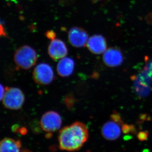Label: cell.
I'll list each match as a JSON object with an SVG mask.
<instances>
[{
    "label": "cell",
    "instance_id": "21",
    "mask_svg": "<svg viewBox=\"0 0 152 152\" xmlns=\"http://www.w3.org/2000/svg\"><path fill=\"white\" fill-rule=\"evenodd\" d=\"M7 36L5 31L2 25L0 23V37H6Z\"/></svg>",
    "mask_w": 152,
    "mask_h": 152
},
{
    "label": "cell",
    "instance_id": "9",
    "mask_svg": "<svg viewBox=\"0 0 152 152\" xmlns=\"http://www.w3.org/2000/svg\"><path fill=\"white\" fill-rule=\"evenodd\" d=\"M68 50L65 43L59 39H54L48 48V53L53 60L57 61L64 58Z\"/></svg>",
    "mask_w": 152,
    "mask_h": 152
},
{
    "label": "cell",
    "instance_id": "18",
    "mask_svg": "<svg viewBox=\"0 0 152 152\" xmlns=\"http://www.w3.org/2000/svg\"><path fill=\"white\" fill-rule=\"evenodd\" d=\"M149 136V132L148 131H142L139 132L137 135L138 139L140 141H144L147 140Z\"/></svg>",
    "mask_w": 152,
    "mask_h": 152
},
{
    "label": "cell",
    "instance_id": "2",
    "mask_svg": "<svg viewBox=\"0 0 152 152\" xmlns=\"http://www.w3.org/2000/svg\"><path fill=\"white\" fill-rule=\"evenodd\" d=\"M37 59V54L35 50L26 45L17 49L14 55L16 65L23 69L28 70L33 67Z\"/></svg>",
    "mask_w": 152,
    "mask_h": 152
},
{
    "label": "cell",
    "instance_id": "13",
    "mask_svg": "<svg viewBox=\"0 0 152 152\" xmlns=\"http://www.w3.org/2000/svg\"><path fill=\"white\" fill-rule=\"evenodd\" d=\"M20 142L6 138L0 141V152H20Z\"/></svg>",
    "mask_w": 152,
    "mask_h": 152
},
{
    "label": "cell",
    "instance_id": "4",
    "mask_svg": "<svg viewBox=\"0 0 152 152\" xmlns=\"http://www.w3.org/2000/svg\"><path fill=\"white\" fill-rule=\"evenodd\" d=\"M33 77L37 84L48 85L54 79V73L50 66L46 63H40L34 69Z\"/></svg>",
    "mask_w": 152,
    "mask_h": 152
},
{
    "label": "cell",
    "instance_id": "23",
    "mask_svg": "<svg viewBox=\"0 0 152 152\" xmlns=\"http://www.w3.org/2000/svg\"><path fill=\"white\" fill-rule=\"evenodd\" d=\"M92 1H93L97 2L99 1H101V0H92Z\"/></svg>",
    "mask_w": 152,
    "mask_h": 152
},
{
    "label": "cell",
    "instance_id": "5",
    "mask_svg": "<svg viewBox=\"0 0 152 152\" xmlns=\"http://www.w3.org/2000/svg\"><path fill=\"white\" fill-rule=\"evenodd\" d=\"M62 121L59 114L54 111H50L44 113L41 117V127L47 132L52 133L59 129Z\"/></svg>",
    "mask_w": 152,
    "mask_h": 152
},
{
    "label": "cell",
    "instance_id": "10",
    "mask_svg": "<svg viewBox=\"0 0 152 152\" xmlns=\"http://www.w3.org/2000/svg\"><path fill=\"white\" fill-rule=\"evenodd\" d=\"M86 46L89 50L94 54H102L107 50V42L101 35H94L88 39Z\"/></svg>",
    "mask_w": 152,
    "mask_h": 152
},
{
    "label": "cell",
    "instance_id": "12",
    "mask_svg": "<svg viewBox=\"0 0 152 152\" xmlns=\"http://www.w3.org/2000/svg\"><path fill=\"white\" fill-rule=\"evenodd\" d=\"M75 64L74 61L70 58H63L60 60L57 66L58 74L63 77H69L73 73Z\"/></svg>",
    "mask_w": 152,
    "mask_h": 152
},
{
    "label": "cell",
    "instance_id": "1",
    "mask_svg": "<svg viewBox=\"0 0 152 152\" xmlns=\"http://www.w3.org/2000/svg\"><path fill=\"white\" fill-rule=\"evenodd\" d=\"M88 138V131L85 124L75 122L60 131L58 136L60 149L69 151H77Z\"/></svg>",
    "mask_w": 152,
    "mask_h": 152
},
{
    "label": "cell",
    "instance_id": "16",
    "mask_svg": "<svg viewBox=\"0 0 152 152\" xmlns=\"http://www.w3.org/2000/svg\"><path fill=\"white\" fill-rule=\"evenodd\" d=\"M75 102V99L72 95L69 94L66 96L64 99V103L66 105L69 109L73 107Z\"/></svg>",
    "mask_w": 152,
    "mask_h": 152
},
{
    "label": "cell",
    "instance_id": "19",
    "mask_svg": "<svg viewBox=\"0 0 152 152\" xmlns=\"http://www.w3.org/2000/svg\"><path fill=\"white\" fill-rule=\"evenodd\" d=\"M46 35L47 38H48L50 39H54L56 37V34L55 32L53 31H48L46 33Z\"/></svg>",
    "mask_w": 152,
    "mask_h": 152
},
{
    "label": "cell",
    "instance_id": "7",
    "mask_svg": "<svg viewBox=\"0 0 152 152\" xmlns=\"http://www.w3.org/2000/svg\"><path fill=\"white\" fill-rule=\"evenodd\" d=\"M132 80L134 81L135 91L140 97L148 96L152 91L151 82L147 80L140 73L137 75L132 76Z\"/></svg>",
    "mask_w": 152,
    "mask_h": 152
},
{
    "label": "cell",
    "instance_id": "22",
    "mask_svg": "<svg viewBox=\"0 0 152 152\" xmlns=\"http://www.w3.org/2000/svg\"><path fill=\"white\" fill-rule=\"evenodd\" d=\"M142 152H150L149 150L148 149H145Z\"/></svg>",
    "mask_w": 152,
    "mask_h": 152
},
{
    "label": "cell",
    "instance_id": "8",
    "mask_svg": "<svg viewBox=\"0 0 152 152\" xmlns=\"http://www.w3.org/2000/svg\"><path fill=\"white\" fill-rule=\"evenodd\" d=\"M103 59L104 63L110 67H116L122 64L124 56L121 51L117 48H110L104 53Z\"/></svg>",
    "mask_w": 152,
    "mask_h": 152
},
{
    "label": "cell",
    "instance_id": "15",
    "mask_svg": "<svg viewBox=\"0 0 152 152\" xmlns=\"http://www.w3.org/2000/svg\"><path fill=\"white\" fill-rule=\"evenodd\" d=\"M122 131L125 134L132 133L133 134H137V130L135 127L133 125H129L125 124H123L122 127Z\"/></svg>",
    "mask_w": 152,
    "mask_h": 152
},
{
    "label": "cell",
    "instance_id": "14",
    "mask_svg": "<svg viewBox=\"0 0 152 152\" xmlns=\"http://www.w3.org/2000/svg\"><path fill=\"white\" fill-rule=\"evenodd\" d=\"M146 65L140 73L150 81L152 82V58L146 59Z\"/></svg>",
    "mask_w": 152,
    "mask_h": 152
},
{
    "label": "cell",
    "instance_id": "6",
    "mask_svg": "<svg viewBox=\"0 0 152 152\" xmlns=\"http://www.w3.org/2000/svg\"><path fill=\"white\" fill-rule=\"evenodd\" d=\"M88 33L83 28L74 27L68 33V40L70 44L75 48H80L86 45L88 39Z\"/></svg>",
    "mask_w": 152,
    "mask_h": 152
},
{
    "label": "cell",
    "instance_id": "3",
    "mask_svg": "<svg viewBox=\"0 0 152 152\" xmlns=\"http://www.w3.org/2000/svg\"><path fill=\"white\" fill-rule=\"evenodd\" d=\"M3 98V103L4 107L12 110L21 108L25 100L23 93L21 90L17 88L7 87Z\"/></svg>",
    "mask_w": 152,
    "mask_h": 152
},
{
    "label": "cell",
    "instance_id": "11",
    "mask_svg": "<svg viewBox=\"0 0 152 152\" xmlns=\"http://www.w3.org/2000/svg\"><path fill=\"white\" fill-rule=\"evenodd\" d=\"M119 126L113 121L107 122L102 127V136L108 140H115L121 136V132Z\"/></svg>",
    "mask_w": 152,
    "mask_h": 152
},
{
    "label": "cell",
    "instance_id": "17",
    "mask_svg": "<svg viewBox=\"0 0 152 152\" xmlns=\"http://www.w3.org/2000/svg\"><path fill=\"white\" fill-rule=\"evenodd\" d=\"M111 118L112 121L116 123L120 126L124 124V121L121 115L117 111H114L111 115Z\"/></svg>",
    "mask_w": 152,
    "mask_h": 152
},
{
    "label": "cell",
    "instance_id": "20",
    "mask_svg": "<svg viewBox=\"0 0 152 152\" xmlns=\"http://www.w3.org/2000/svg\"><path fill=\"white\" fill-rule=\"evenodd\" d=\"M5 91V90L4 86L1 84H0V101H1L3 98H4Z\"/></svg>",
    "mask_w": 152,
    "mask_h": 152
}]
</instances>
